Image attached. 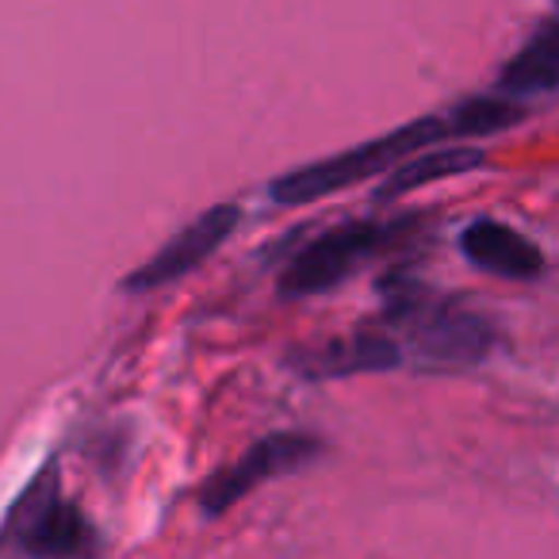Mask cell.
Listing matches in <instances>:
<instances>
[{"label": "cell", "mask_w": 559, "mask_h": 559, "mask_svg": "<svg viewBox=\"0 0 559 559\" xmlns=\"http://www.w3.org/2000/svg\"><path fill=\"white\" fill-rule=\"evenodd\" d=\"M383 322L426 368H467L495 349V326L483 314L437 296L418 280H391L383 288Z\"/></svg>", "instance_id": "obj_1"}, {"label": "cell", "mask_w": 559, "mask_h": 559, "mask_svg": "<svg viewBox=\"0 0 559 559\" xmlns=\"http://www.w3.org/2000/svg\"><path fill=\"white\" fill-rule=\"evenodd\" d=\"M441 139H449V119L444 116L418 119V123L399 127V131L383 134V139L360 142V146L342 150L334 157H322V162H311L296 173H284V177L272 180V200L288 203V207L322 200V195L342 192V188L357 185V180H368L383 169H395L414 150H426L429 142H441Z\"/></svg>", "instance_id": "obj_2"}, {"label": "cell", "mask_w": 559, "mask_h": 559, "mask_svg": "<svg viewBox=\"0 0 559 559\" xmlns=\"http://www.w3.org/2000/svg\"><path fill=\"white\" fill-rule=\"evenodd\" d=\"M399 234V226L388 223H345L334 230L319 234L311 246H304L292 264L280 276V292L292 299L319 296V292L337 288L345 276L360 272L383 246H391V238Z\"/></svg>", "instance_id": "obj_3"}, {"label": "cell", "mask_w": 559, "mask_h": 559, "mask_svg": "<svg viewBox=\"0 0 559 559\" xmlns=\"http://www.w3.org/2000/svg\"><path fill=\"white\" fill-rule=\"evenodd\" d=\"M9 544L27 556H85L96 548L93 525L73 502H66L55 475H43L9 521Z\"/></svg>", "instance_id": "obj_4"}, {"label": "cell", "mask_w": 559, "mask_h": 559, "mask_svg": "<svg viewBox=\"0 0 559 559\" xmlns=\"http://www.w3.org/2000/svg\"><path fill=\"white\" fill-rule=\"evenodd\" d=\"M319 452H322V444L307 433L264 437L261 444H253L246 456H238L230 467H223V472L200 490V510L207 513V518H218V513H226L230 506H238L253 487H261V483L276 479V475H284V472H296V467L311 464Z\"/></svg>", "instance_id": "obj_5"}, {"label": "cell", "mask_w": 559, "mask_h": 559, "mask_svg": "<svg viewBox=\"0 0 559 559\" xmlns=\"http://www.w3.org/2000/svg\"><path fill=\"white\" fill-rule=\"evenodd\" d=\"M241 211L234 203H218V207L203 211L200 218L185 226L177 238H169L154 257H150L142 269H134L123 280L127 292H150V288H165L173 280H180L185 272H192L195 264H203L238 226Z\"/></svg>", "instance_id": "obj_6"}, {"label": "cell", "mask_w": 559, "mask_h": 559, "mask_svg": "<svg viewBox=\"0 0 559 559\" xmlns=\"http://www.w3.org/2000/svg\"><path fill=\"white\" fill-rule=\"evenodd\" d=\"M292 365L311 380H326V376H349V372H380V368L403 365V349L395 337L380 334V330H357L353 337L326 345H311V349L296 353Z\"/></svg>", "instance_id": "obj_7"}, {"label": "cell", "mask_w": 559, "mask_h": 559, "mask_svg": "<svg viewBox=\"0 0 559 559\" xmlns=\"http://www.w3.org/2000/svg\"><path fill=\"white\" fill-rule=\"evenodd\" d=\"M460 249L475 269L490 272V276H506V280H533L540 276L544 257L525 234H518L506 223H490L479 218L460 234Z\"/></svg>", "instance_id": "obj_8"}, {"label": "cell", "mask_w": 559, "mask_h": 559, "mask_svg": "<svg viewBox=\"0 0 559 559\" xmlns=\"http://www.w3.org/2000/svg\"><path fill=\"white\" fill-rule=\"evenodd\" d=\"M506 96H533L559 88V20L536 27V35L506 62L498 78Z\"/></svg>", "instance_id": "obj_9"}, {"label": "cell", "mask_w": 559, "mask_h": 559, "mask_svg": "<svg viewBox=\"0 0 559 559\" xmlns=\"http://www.w3.org/2000/svg\"><path fill=\"white\" fill-rule=\"evenodd\" d=\"M483 162L479 150L472 146H444V150H433V154H418L414 150L411 157L391 169V177L383 180V200H395V195L411 192L418 185H429V180H441V177H456V173H467Z\"/></svg>", "instance_id": "obj_10"}, {"label": "cell", "mask_w": 559, "mask_h": 559, "mask_svg": "<svg viewBox=\"0 0 559 559\" xmlns=\"http://www.w3.org/2000/svg\"><path fill=\"white\" fill-rule=\"evenodd\" d=\"M525 108L513 100H495V96H479V100H464L449 111V139L456 134H495L506 131V127L521 123Z\"/></svg>", "instance_id": "obj_11"}, {"label": "cell", "mask_w": 559, "mask_h": 559, "mask_svg": "<svg viewBox=\"0 0 559 559\" xmlns=\"http://www.w3.org/2000/svg\"><path fill=\"white\" fill-rule=\"evenodd\" d=\"M556 4H559V0H556Z\"/></svg>", "instance_id": "obj_12"}]
</instances>
